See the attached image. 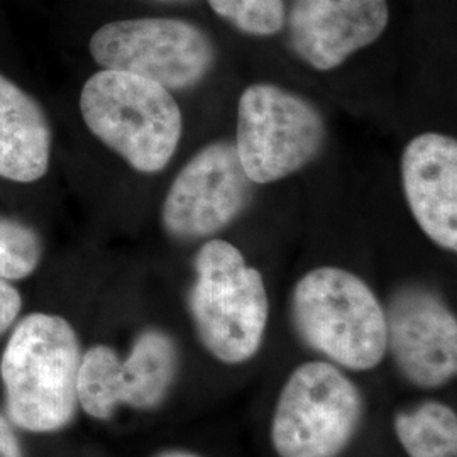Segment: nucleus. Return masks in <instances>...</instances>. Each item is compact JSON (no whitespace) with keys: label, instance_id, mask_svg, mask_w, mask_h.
Wrapping results in <instances>:
<instances>
[{"label":"nucleus","instance_id":"nucleus-1","mask_svg":"<svg viewBox=\"0 0 457 457\" xmlns=\"http://www.w3.org/2000/svg\"><path fill=\"white\" fill-rule=\"evenodd\" d=\"M80 344L60 315L31 313L11 334L0 361L9 420L29 432H56L79 407Z\"/></svg>","mask_w":457,"mask_h":457},{"label":"nucleus","instance_id":"nucleus-8","mask_svg":"<svg viewBox=\"0 0 457 457\" xmlns=\"http://www.w3.org/2000/svg\"><path fill=\"white\" fill-rule=\"evenodd\" d=\"M179 366L177 344L156 328L136 339L126 360H120L107 345L90 347L80 361L79 405L98 420L111 419L120 405L156 409L171 390Z\"/></svg>","mask_w":457,"mask_h":457},{"label":"nucleus","instance_id":"nucleus-14","mask_svg":"<svg viewBox=\"0 0 457 457\" xmlns=\"http://www.w3.org/2000/svg\"><path fill=\"white\" fill-rule=\"evenodd\" d=\"M395 432L410 457H457L456 413L441 402L398 413Z\"/></svg>","mask_w":457,"mask_h":457},{"label":"nucleus","instance_id":"nucleus-11","mask_svg":"<svg viewBox=\"0 0 457 457\" xmlns=\"http://www.w3.org/2000/svg\"><path fill=\"white\" fill-rule=\"evenodd\" d=\"M388 17L386 0H292L290 41L305 63L328 71L373 45Z\"/></svg>","mask_w":457,"mask_h":457},{"label":"nucleus","instance_id":"nucleus-18","mask_svg":"<svg viewBox=\"0 0 457 457\" xmlns=\"http://www.w3.org/2000/svg\"><path fill=\"white\" fill-rule=\"evenodd\" d=\"M0 457H24L11 422L0 413Z\"/></svg>","mask_w":457,"mask_h":457},{"label":"nucleus","instance_id":"nucleus-10","mask_svg":"<svg viewBox=\"0 0 457 457\" xmlns=\"http://www.w3.org/2000/svg\"><path fill=\"white\" fill-rule=\"evenodd\" d=\"M386 349L402 375L420 388H437L457 370V322L439 295L407 287L393 295Z\"/></svg>","mask_w":457,"mask_h":457},{"label":"nucleus","instance_id":"nucleus-4","mask_svg":"<svg viewBox=\"0 0 457 457\" xmlns=\"http://www.w3.org/2000/svg\"><path fill=\"white\" fill-rule=\"evenodd\" d=\"M195 273L188 307L200 341L226 364L251 360L262 347L270 311L262 273L220 239L200 247Z\"/></svg>","mask_w":457,"mask_h":457},{"label":"nucleus","instance_id":"nucleus-7","mask_svg":"<svg viewBox=\"0 0 457 457\" xmlns=\"http://www.w3.org/2000/svg\"><path fill=\"white\" fill-rule=\"evenodd\" d=\"M90 54L104 70L124 71L185 90L212 68V41L181 19H126L102 26L90 39Z\"/></svg>","mask_w":457,"mask_h":457},{"label":"nucleus","instance_id":"nucleus-13","mask_svg":"<svg viewBox=\"0 0 457 457\" xmlns=\"http://www.w3.org/2000/svg\"><path fill=\"white\" fill-rule=\"evenodd\" d=\"M51 128L41 105L0 73V177L33 183L48 173Z\"/></svg>","mask_w":457,"mask_h":457},{"label":"nucleus","instance_id":"nucleus-9","mask_svg":"<svg viewBox=\"0 0 457 457\" xmlns=\"http://www.w3.org/2000/svg\"><path fill=\"white\" fill-rule=\"evenodd\" d=\"M251 183L234 143L217 141L200 149L166 194L164 228L187 241L213 236L245 211Z\"/></svg>","mask_w":457,"mask_h":457},{"label":"nucleus","instance_id":"nucleus-16","mask_svg":"<svg viewBox=\"0 0 457 457\" xmlns=\"http://www.w3.org/2000/svg\"><path fill=\"white\" fill-rule=\"evenodd\" d=\"M213 12L249 36H273L287 21L285 0H209Z\"/></svg>","mask_w":457,"mask_h":457},{"label":"nucleus","instance_id":"nucleus-2","mask_svg":"<svg viewBox=\"0 0 457 457\" xmlns=\"http://www.w3.org/2000/svg\"><path fill=\"white\" fill-rule=\"evenodd\" d=\"M80 111L90 132L141 173L162 171L180 143L177 100L137 75L97 71L83 85Z\"/></svg>","mask_w":457,"mask_h":457},{"label":"nucleus","instance_id":"nucleus-6","mask_svg":"<svg viewBox=\"0 0 457 457\" xmlns=\"http://www.w3.org/2000/svg\"><path fill=\"white\" fill-rule=\"evenodd\" d=\"M324 143L326 124L311 102L270 83L243 92L234 146L253 183L294 175L315 160Z\"/></svg>","mask_w":457,"mask_h":457},{"label":"nucleus","instance_id":"nucleus-19","mask_svg":"<svg viewBox=\"0 0 457 457\" xmlns=\"http://www.w3.org/2000/svg\"><path fill=\"white\" fill-rule=\"evenodd\" d=\"M156 457H200L194 454V453H187V451H166L162 453Z\"/></svg>","mask_w":457,"mask_h":457},{"label":"nucleus","instance_id":"nucleus-5","mask_svg":"<svg viewBox=\"0 0 457 457\" xmlns=\"http://www.w3.org/2000/svg\"><path fill=\"white\" fill-rule=\"evenodd\" d=\"M362 419L356 385L328 362L296 368L278 398L271 441L279 457H337Z\"/></svg>","mask_w":457,"mask_h":457},{"label":"nucleus","instance_id":"nucleus-15","mask_svg":"<svg viewBox=\"0 0 457 457\" xmlns=\"http://www.w3.org/2000/svg\"><path fill=\"white\" fill-rule=\"evenodd\" d=\"M43 258V245L33 228L0 215V278L31 277Z\"/></svg>","mask_w":457,"mask_h":457},{"label":"nucleus","instance_id":"nucleus-12","mask_svg":"<svg viewBox=\"0 0 457 457\" xmlns=\"http://www.w3.org/2000/svg\"><path fill=\"white\" fill-rule=\"evenodd\" d=\"M410 211L425 234L444 249H457V143L425 132L411 139L402 158Z\"/></svg>","mask_w":457,"mask_h":457},{"label":"nucleus","instance_id":"nucleus-17","mask_svg":"<svg viewBox=\"0 0 457 457\" xmlns=\"http://www.w3.org/2000/svg\"><path fill=\"white\" fill-rule=\"evenodd\" d=\"M22 309V298L16 287L0 278V337L14 326Z\"/></svg>","mask_w":457,"mask_h":457},{"label":"nucleus","instance_id":"nucleus-3","mask_svg":"<svg viewBox=\"0 0 457 457\" xmlns=\"http://www.w3.org/2000/svg\"><path fill=\"white\" fill-rule=\"evenodd\" d=\"M294 326L313 351L353 371L386 354V315L360 277L334 266L312 270L292 295Z\"/></svg>","mask_w":457,"mask_h":457}]
</instances>
